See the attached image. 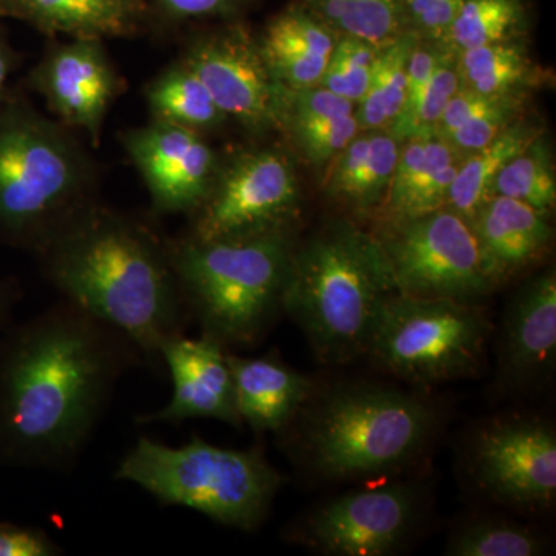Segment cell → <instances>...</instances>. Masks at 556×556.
I'll list each match as a JSON object with an SVG mask.
<instances>
[{
    "instance_id": "obj_23",
    "label": "cell",
    "mask_w": 556,
    "mask_h": 556,
    "mask_svg": "<svg viewBox=\"0 0 556 556\" xmlns=\"http://www.w3.org/2000/svg\"><path fill=\"white\" fill-rule=\"evenodd\" d=\"M399 141L388 130L358 131L336 159L329 195L353 207L369 208L386 199L396 169Z\"/></svg>"
},
{
    "instance_id": "obj_3",
    "label": "cell",
    "mask_w": 556,
    "mask_h": 556,
    "mask_svg": "<svg viewBox=\"0 0 556 556\" xmlns=\"http://www.w3.org/2000/svg\"><path fill=\"white\" fill-rule=\"evenodd\" d=\"M376 237L338 223L292 251L281 309L327 364L367 354L383 305L396 294Z\"/></svg>"
},
{
    "instance_id": "obj_25",
    "label": "cell",
    "mask_w": 556,
    "mask_h": 556,
    "mask_svg": "<svg viewBox=\"0 0 556 556\" xmlns=\"http://www.w3.org/2000/svg\"><path fill=\"white\" fill-rule=\"evenodd\" d=\"M152 119L206 134L225 123L226 116L182 61L155 76L144 90Z\"/></svg>"
},
{
    "instance_id": "obj_4",
    "label": "cell",
    "mask_w": 556,
    "mask_h": 556,
    "mask_svg": "<svg viewBox=\"0 0 556 556\" xmlns=\"http://www.w3.org/2000/svg\"><path fill=\"white\" fill-rule=\"evenodd\" d=\"M94 185L75 130L10 93L0 109V239L36 251L93 203Z\"/></svg>"
},
{
    "instance_id": "obj_15",
    "label": "cell",
    "mask_w": 556,
    "mask_h": 556,
    "mask_svg": "<svg viewBox=\"0 0 556 556\" xmlns=\"http://www.w3.org/2000/svg\"><path fill=\"white\" fill-rule=\"evenodd\" d=\"M121 142L160 214L192 215L217 178V153L200 131L152 119Z\"/></svg>"
},
{
    "instance_id": "obj_35",
    "label": "cell",
    "mask_w": 556,
    "mask_h": 556,
    "mask_svg": "<svg viewBox=\"0 0 556 556\" xmlns=\"http://www.w3.org/2000/svg\"><path fill=\"white\" fill-rule=\"evenodd\" d=\"M457 89H459V78H457L456 53L448 50L439 54L437 67L433 70L426 93L413 119L408 139L417 135L434 134L445 105L452 100Z\"/></svg>"
},
{
    "instance_id": "obj_22",
    "label": "cell",
    "mask_w": 556,
    "mask_h": 556,
    "mask_svg": "<svg viewBox=\"0 0 556 556\" xmlns=\"http://www.w3.org/2000/svg\"><path fill=\"white\" fill-rule=\"evenodd\" d=\"M334 31L303 10H291L270 21L258 39L270 75L285 89L316 87L336 46Z\"/></svg>"
},
{
    "instance_id": "obj_32",
    "label": "cell",
    "mask_w": 556,
    "mask_h": 556,
    "mask_svg": "<svg viewBox=\"0 0 556 556\" xmlns=\"http://www.w3.org/2000/svg\"><path fill=\"white\" fill-rule=\"evenodd\" d=\"M379 47L367 40L340 36L318 86L357 105L367 91Z\"/></svg>"
},
{
    "instance_id": "obj_29",
    "label": "cell",
    "mask_w": 556,
    "mask_h": 556,
    "mask_svg": "<svg viewBox=\"0 0 556 556\" xmlns=\"http://www.w3.org/2000/svg\"><path fill=\"white\" fill-rule=\"evenodd\" d=\"M320 21L340 36L367 40L375 46L401 35L402 0H314Z\"/></svg>"
},
{
    "instance_id": "obj_10",
    "label": "cell",
    "mask_w": 556,
    "mask_h": 556,
    "mask_svg": "<svg viewBox=\"0 0 556 556\" xmlns=\"http://www.w3.org/2000/svg\"><path fill=\"white\" fill-rule=\"evenodd\" d=\"M300 199L291 161L276 149L249 150L218 169L192 217L190 239L240 240L288 230Z\"/></svg>"
},
{
    "instance_id": "obj_26",
    "label": "cell",
    "mask_w": 556,
    "mask_h": 556,
    "mask_svg": "<svg viewBox=\"0 0 556 556\" xmlns=\"http://www.w3.org/2000/svg\"><path fill=\"white\" fill-rule=\"evenodd\" d=\"M415 33H401L379 47L367 91L356 112L361 130H390L404 108L409 56Z\"/></svg>"
},
{
    "instance_id": "obj_1",
    "label": "cell",
    "mask_w": 556,
    "mask_h": 556,
    "mask_svg": "<svg viewBox=\"0 0 556 556\" xmlns=\"http://www.w3.org/2000/svg\"><path fill=\"white\" fill-rule=\"evenodd\" d=\"M137 353L68 302L17 329L0 350V455L27 466L75 463Z\"/></svg>"
},
{
    "instance_id": "obj_28",
    "label": "cell",
    "mask_w": 556,
    "mask_h": 556,
    "mask_svg": "<svg viewBox=\"0 0 556 556\" xmlns=\"http://www.w3.org/2000/svg\"><path fill=\"white\" fill-rule=\"evenodd\" d=\"M526 24L522 0H460L445 38L448 50L464 51L518 38Z\"/></svg>"
},
{
    "instance_id": "obj_37",
    "label": "cell",
    "mask_w": 556,
    "mask_h": 556,
    "mask_svg": "<svg viewBox=\"0 0 556 556\" xmlns=\"http://www.w3.org/2000/svg\"><path fill=\"white\" fill-rule=\"evenodd\" d=\"M150 14L161 20L179 22L215 20L228 17L243 9L249 0H148Z\"/></svg>"
},
{
    "instance_id": "obj_20",
    "label": "cell",
    "mask_w": 556,
    "mask_h": 556,
    "mask_svg": "<svg viewBox=\"0 0 556 556\" xmlns=\"http://www.w3.org/2000/svg\"><path fill=\"white\" fill-rule=\"evenodd\" d=\"M228 361L241 422L258 433L285 430L313 397V382L277 357Z\"/></svg>"
},
{
    "instance_id": "obj_30",
    "label": "cell",
    "mask_w": 556,
    "mask_h": 556,
    "mask_svg": "<svg viewBox=\"0 0 556 556\" xmlns=\"http://www.w3.org/2000/svg\"><path fill=\"white\" fill-rule=\"evenodd\" d=\"M493 193L551 214L556 203V178L551 150L543 138L538 137L529 148L508 161L497 175Z\"/></svg>"
},
{
    "instance_id": "obj_11",
    "label": "cell",
    "mask_w": 556,
    "mask_h": 556,
    "mask_svg": "<svg viewBox=\"0 0 556 556\" xmlns=\"http://www.w3.org/2000/svg\"><path fill=\"white\" fill-rule=\"evenodd\" d=\"M181 61L206 87L226 118L254 134L281 124V86L263 60L258 40L241 27L206 33L189 43Z\"/></svg>"
},
{
    "instance_id": "obj_27",
    "label": "cell",
    "mask_w": 556,
    "mask_h": 556,
    "mask_svg": "<svg viewBox=\"0 0 556 556\" xmlns=\"http://www.w3.org/2000/svg\"><path fill=\"white\" fill-rule=\"evenodd\" d=\"M456 70L460 89L486 97L519 94L535 79L532 61L517 39L457 51Z\"/></svg>"
},
{
    "instance_id": "obj_9",
    "label": "cell",
    "mask_w": 556,
    "mask_h": 556,
    "mask_svg": "<svg viewBox=\"0 0 556 556\" xmlns=\"http://www.w3.org/2000/svg\"><path fill=\"white\" fill-rule=\"evenodd\" d=\"M376 239L399 294L478 302L493 289L473 226L447 207L393 219Z\"/></svg>"
},
{
    "instance_id": "obj_31",
    "label": "cell",
    "mask_w": 556,
    "mask_h": 556,
    "mask_svg": "<svg viewBox=\"0 0 556 556\" xmlns=\"http://www.w3.org/2000/svg\"><path fill=\"white\" fill-rule=\"evenodd\" d=\"M543 540L533 530L514 522L477 521L450 538L445 554L452 556H535Z\"/></svg>"
},
{
    "instance_id": "obj_8",
    "label": "cell",
    "mask_w": 556,
    "mask_h": 556,
    "mask_svg": "<svg viewBox=\"0 0 556 556\" xmlns=\"http://www.w3.org/2000/svg\"><path fill=\"white\" fill-rule=\"evenodd\" d=\"M490 321L477 302L391 295L380 311L367 354L413 386L479 375Z\"/></svg>"
},
{
    "instance_id": "obj_16",
    "label": "cell",
    "mask_w": 556,
    "mask_h": 556,
    "mask_svg": "<svg viewBox=\"0 0 556 556\" xmlns=\"http://www.w3.org/2000/svg\"><path fill=\"white\" fill-rule=\"evenodd\" d=\"M225 348L206 334L199 339L179 334L164 343L160 357L169 368L174 393L166 407L138 416V422L179 424L206 417L233 427L243 426Z\"/></svg>"
},
{
    "instance_id": "obj_38",
    "label": "cell",
    "mask_w": 556,
    "mask_h": 556,
    "mask_svg": "<svg viewBox=\"0 0 556 556\" xmlns=\"http://www.w3.org/2000/svg\"><path fill=\"white\" fill-rule=\"evenodd\" d=\"M402 5L405 16L415 22L424 35L445 42L460 0H402Z\"/></svg>"
},
{
    "instance_id": "obj_17",
    "label": "cell",
    "mask_w": 556,
    "mask_h": 556,
    "mask_svg": "<svg viewBox=\"0 0 556 556\" xmlns=\"http://www.w3.org/2000/svg\"><path fill=\"white\" fill-rule=\"evenodd\" d=\"M501 368L511 380L547 376L556 357V277L554 270L525 285L504 317Z\"/></svg>"
},
{
    "instance_id": "obj_39",
    "label": "cell",
    "mask_w": 556,
    "mask_h": 556,
    "mask_svg": "<svg viewBox=\"0 0 556 556\" xmlns=\"http://www.w3.org/2000/svg\"><path fill=\"white\" fill-rule=\"evenodd\" d=\"M62 548L43 530L0 525V556H56Z\"/></svg>"
},
{
    "instance_id": "obj_2",
    "label": "cell",
    "mask_w": 556,
    "mask_h": 556,
    "mask_svg": "<svg viewBox=\"0 0 556 556\" xmlns=\"http://www.w3.org/2000/svg\"><path fill=\"white\" fill-rule=\"evenodd\" d=\"M43 273L76 308L160 357L182 334L186 303L170 243L129 215L91 203L36 249Z\"/></svg>"
},
{
    "instance_id": "obj_18",
    "label": "cell",
    "mask_w": 556,
    "mask_h": 556,
    "mask_svg": "<svg viewBox=\"0 0 556 556\" xmlns=\"http://www.w3.org/2000/svg\"><path fill=\"white\" fill-rule=\"evenodd\" d=\"M548 215L521 201L493 195L473 222L482 269L492 287L536 262L552 241Z\"/></svg>"
},
{
    "instance_id": "obj_41",
    "label": "cell",
    "mask_w": 556,
    "mask_h": 556,
    "mask_svg": "<svg viewBox=\"0 0 556 556\" xmlns=\"http://www.w3.org/2000/svg\"><path fill=\"white\" fill-rule=\"evenodd\" d=\"M11 295H13L11 289L0 283V324H2L3 318L7 316V311L10 308Z\"/></svg>"
},
{
    "instance_id": "obj_19",
    "label": "cell",
    "mask_w": 556,
    "mask_h": 556,
    "mask_svg": "<svg viewBox=\"0 0 556 556\" xmlns=\"http://www.w3.org/2000/svg\"><path fill=\"white\" fill-rule=\"evenodd\" d=\"M148 0H0V17L56 38H130L144 28Z\"/></svg>"
},
{
    "instance_id": "obj_6",
    "label": "cell",
    "mask_w": 556,
    "mask_h": 556,
    "mask_svg": "<svg viewBox=\"0 0 556 556\" xmlns=\"http://www.w3.org/2000/svg\"><path fill=\"white\" fill-rule=\"evenodd\" d=\"M115 478L138 485L163 506L190 508L244 532L262 526L285 482L260 450L217 447L201 438L182 447L139 438Z\"/></svg>"
},
{
    "instance_id": "obj_24",
    "label": "cell",
    "mask_w": 556,
    "mask_h": 556,
    "mask_svg": "<svg viewBox=\"0 0 556 556\" xmlns=\"http://www.w3.org/2000/svg\"><path fill=\"white\" fill-rule=\"evenodd\" d=\"M540 137L538 127L515 121L484 148L468 153L459 161L450 186L445 207L473 225L481 208L492 199L493 186L504 166Z\"/></svg>"
},
{
    "instance_id": "obj_14",
    "label": "cell",
    "mask_w": 556,
    "mask_h": 556,
    "mask_svg": "<svg viewBox=\"0 0 556 556\" xmlns=\"http://www.w3.org/2000/svg\"><path fill=\"white\" fill-rule=\"evenodd\" d=\"M473 470L479 484L500 503L543 508L556 495V437L538 419L501 420L475 441Z\"/></svg>"
},
{
    "instance_id": "obj_34",
    "label": "cell",
    "mask_w": 556,
    "mask_h": 556,
    "mask_svg": "<svg viewBox=\"0 0 556 556\" xmlns=\"http://www.w3.org/2000/svg\"><path fill=\"white\" fill-rule=\"evenodd\" d=\"M519 104H521L519 94L500 98L489 109L482 110L477 116L441 139H444L463 160L468 153L484 148L497 135L510 127L517 121Z\"/></svg>"
},
{
    "instance_id": "obj_40",
    "label": "cell",
    "mask_w": 556,
    "mask_h": 556,
    "mask_svg": "<svg viewBox=\"0 0 556 556\" xmlns=\"http://www.w3.org/2000/svg\"><path fill=\"white\" fill-rule=\"evenodd\" d=\"M21 56L10 46L3 33L0 31V109L9 98V79L14 70L20 67Z\"/></svg>"
},
{
    "instance_id": "obj_5",
    "label": "cell",
    "mask_w": 556,
    "mask_h": 556,
    "mask_svg": "<svg viewBox=\"0 0 556 556\" xmlns=\"http://www.w3.org/2000/svg\"><path fill=\"white\" fill-rule=\"evenodd\" d=\"M288 230L240 240L172 241L186 308L223 346H251L281 308L292 257Z\"/></svg>"
},
{
    "instance_id": "obj_36",
    "label": "cell",
    "mask_w": 556,
    "mask_h": 556,
    "mask_svg": "<svg viewBox=\"0 0 556 556\" xmlns=\"http://www.w3.org/2000/svg\"><path fill=\"white\" fill-rule=\"evenodd\" d=\"M439 54L441 51L434 50L430 46H420L419 40L412 51L408 61L404 108L388 130L399 142H404L409 137L413 119H415L417 108L426 93L433 70L437 67Z\"/></svg>"
},
{
    "instance_id": "obj_33",
    "label": "cell",
    "mask_w": 556,
    "mask_h": 556,
    "mask_svg": "<svg viewBox=\"0 0 556 556\" xmlns=\"http://www.w3.org/2000/svg\"><path fill=\"white\" fill-rule=\"evenodd\" d=\"M283 127L291 130L299 148L316 166L338 159L339 153L362 131L356 113L292 121Z\"/></svg>"
},
{
    "instance_id": "obj_13",
    "label": "cell",
    "mask_w": 556,
    "mask_h": 556,
    "mask_svg": "<svg viewBox=\"0 0 556 556\" xmlns=\"http://www.w3.org/2000/svg\"><path fill=\"white\" fill-rule=\"evenodd\" d=\"M417 514L419 496L413 486H372L318 507L300 526L298 538L327 555H390L415 529Z\"/></svg>"
},
{
    "instance_id": "obj_12",
    "label": "cell",
    "mask_w": 556,
    "mask_h": 556,
    "mask_svg": "<svg viewBox=\"0 0 556 556\" xmlns=\"http://www.w3.org/2000/svg\"><path fill=\"white\" fill-rule=\"evenodd\" d=\"M27 84L43 98L54 119L84 131L93 146H100L110 108L126 90L104 40L91 38L51 42Z\"/></svg>"
},
{
    "instance_id": "obj_7",
    "label": "cell",
    "mask_w": 556,
    "mask_h": 556,
    "mask_svg": "<svg viewBox=\"0 0 556 556\" xmlns=\"http://www.w3.org/2000/svg\"><path fill=\"white\" fill-rule=\"evenodd\" d=\"M434 413L413 394L380 386L340 387L302 424L306 463L320 477L356 481L401 470L433 433Z\"/></svg>"
},
{
    "instance_id": "obj_21",
    "label": "cell",
    "mask_w": 556,
    "mask_h": 556,
    "mask_svg": "<svg viewBox=\"0 0 556 556\" xmlns=\"http://www.w3.org/2000/svg\"><path fill=\"white\" fill-rule=\"evenodd\" d=\"M459 161L438 135H417L404 141L386 197L391 217L415 218L445 207Z\"/></svg>"
}]
</instances>
